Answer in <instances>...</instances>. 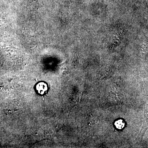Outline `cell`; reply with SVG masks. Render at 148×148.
Segmentation results:
<instances>
[{
  "label": "cell",
  "mask_w": 148,
  "mask_h": 148,
  "mask_svg": "<svg viewBox=\"0 0 148 148\" xmlns=\"http://www.w3.org/2000/svg\"><path fill=\"white\" fill-rule=\"evenodd\" d=\"M36 89L38 93L41 95H43L48 90L47 84L44 82H40L36 86Z\"/></svg>",
  "instance_id": "1"
},
{
  "label": "cell",
  "mask_w": 148,
  "mask_h": 148,
  "mask_svg": "<svg viewBox=\"0 0 148 148\" xmlns=\"http://www.w3.org/2000/svg\"><path fill=\"white\" fill-rule=\"evenodd\" d=\"M115 125L118 129H121L124 127L125 123L122 120H119L115 123Z\"/></svg>",
  "instance_id": "2"
}]
</instances>
